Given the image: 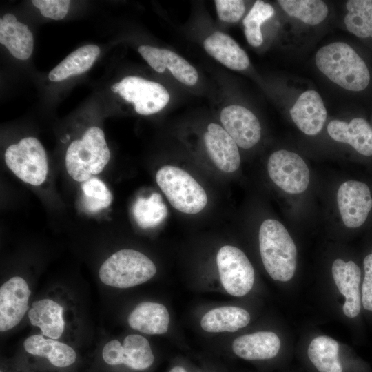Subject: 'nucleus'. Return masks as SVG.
Listing matches in <instances>:
<instances>
[{
	"instance_id": "nucleus-1",
	"label": "nucleus",
	"mask_w": 372,
	"mask_h": 372,
	"mask_svg": "<svg viewBox=\"0 0 372 372\" xmlns=\"http://www.w3.org/2000/svg\"><path fill=\"white\" fill-rule=\"evenodd\" d=\"M316 64L329 80L345 90L362 91L369 84L371 76L367 65L344 42H334L319 49Z\"/></svg>"
},
{
	"instance_id": "nucleus-2",
	"label": "nucleus",
	"mask_w": 372,
	"mask_h": 372,
	"mask_svg": "<svg viewBox=\"0 0 372 372\" xmlns=\"http://www.w3.org/2000/svg\"><path fill=\"white\" fill-rule=\"evenodd\" d=\"M258 238L261 259L269 276L281 282L291 280L296 269L297 249L285 226L267 219L260 225Z\"/></svg>"
},
{
	"instance_id": "nucleus-3",
	"label": "nucleus",
	"mask_w": 372,
	"mask_h": 372,
	"mask_svg": "<svg viewBox=\"0 0 372 372\" xmlns=\"http://www.w3.org/2000/svg\"><path fill=\"white\" fill-rule=\"evenodd\" d=\"M110 158V152L103 131L98 127H90L81 139L73 141L65 155L68 174L77 182H85L92 175L103 171Z\"/></svg>"
},
{
	"instance_id": "nucleus-4",
	"label": "nucleus",
	"mask_w": 372,
	"mask_h": 372,
	"mask_svg": "<svg viewBox=\"0 0 372 372\" xmlns=\"http://www.w3.org/2000/svg\"><path fill=\"white\" fill-rule=\"evenodd\" d=\"M156 272L154 263L143 254L133 249H121L102 264L99 275L105 285L128 288L147 282Z\"/></svg>"
},
{
	"instance_id": "nucleus-5",
	"label": "nucleus",
	"mask_w": 372,
	"mask_h": 372,
	"mask_svg": "<svg viewBox=\"0 0 372 372\" xmlns=\"http://www.w3.org/2000/svg\"><path fill=\"white\" fill-rule=\"evenodd\" d=\"M158 185L170 204L185 214H197L207 203L201 185L187 172L172 165H165L156 173Z\"/></svg>"
},
{
	"instance_id": "nucleus-6",
	"label": "nucleus",
	"mask_w": 372,
	"mask_h": 372,
	"mask_svg": "<svg viewBox=\"0 0 372 372\" xmlns=\"http://www.w3.org/2000/svg\"><path fill=\"white\" fill-rule=\"evenodd\" d=\"M8 167L21 180L32 185H41L48 172L45 151L34 137H26L8 147L5 152Z\"/></svg>"
},
{
	"instance_id": "nucleus-7",
	"label": "nucleus",
	"mask_w": 372,
	"mask_h": 372,
	"mask_svg": "<svg viewBox=\"0 0 372 372\" xmlns=\"http://www.w3.org/2000/svg\"><path fill=\"white\" fill-rule=\"evenodd\" d=\"M216 261L221 283L228 293L241 297L251 289L254 270L242 251L225 245L218 251Z\"/></svg>"
},
{
	"instance_id": "nucleus-8",
	"label": "nucleus",
	"mask_w": 372,
	"mask_h": 372,
	"mask_svg": "<svg viewBox=\"0 0 372 372\" xmlns=\"http://www.w3.org/2000/svg\"><path fill=\"white\" fill-rule=\"evenodd\" d=\"M269 177L283 191L289 194L304 192L309 183V171L297 154L282 149L273 152L267 163Z\"/></svg>"
},
{
	"instance_id": "nucleus-9",
	"label": "nucleus",
	"mask_w": 372,
	"mask_h": 372,
	"mask_svg": "<svg viewBox=\"0 0 372 372\" xmlns=\"http://www.w3.org/2000/svg\"><path fill=\"white\" fill-rule=\"evenodd\" d=\"M118 84V94L133 104L141 115H149L163 109L169 101V94L161 84L136 76H127Z\"/></svg>"
},
{
	"instance_id": "nucleus-10",
	"label": "nucleus",
	"mask_w": 372,
	"mask_h": 372,
	"mask_svg": "<svg viewBox=\"0 0 372 372\" xmlns=\"http://www.w3.org/2000/svg\"><path fill=\"white\" fill-rule=\"evenodd\" d=\"M102 357L107 364H125L135 370L147 369L154 360L147 340L136 334L126 336L123 344L117 340L108 342L103 349Z\"/></svg>"
},
{
	"instance_id": "nucleus-11",
	"label": "nucleus",
	"mask_w": 372,
	"mask_h": 372,
	"mask_svg": "<svg viewBox=\"0 0 372 372\" xmlns=\"http://www.w3.org/2000/svg\"><path fill=\"white\" fill-rule=\"evenodd\" d=\"M337 202L342 221L349 228L362 225L372 208L369 187L357 180L341 184L338 190Z\"/></svg>"
},
{
	"instance_id": "nucleus-12",
	"label": "nucleus",
	"mask_w": 372,
	"mask_h": 372,
	"mask_svg": "<svg viewBox=\"0 0 372 372\" xmlns=\"http://www.w3.org/2000/svg\"><path fill=\"white\" fill-rule=\"evenodd\" d=\"M31 291L26 281L14 276L0 288V331H6L19 323L28 308Z\"/></svg>"
},
{
	"instance_id": "nucleus-13",
	"label": "nucleus",
	"mask_w": 372,
	"mask_h": 372,
	"mask_svg": "<svg viewBox=\"0 0 372 372\" xmlns=\"http://www.w3.org/2000/svg\"><path fill=\"white\" fill-rule=\"evenodd\" d=\"M220 118L224 129L238 146L249 149L259 141L261 136L259 121L246 107L238 105L225 107Z\"/></svg>"
},
{
	"instance_id": "nucleus-14",
	"label": "nucleus",
	"mask_w": 372,
	"mask_h": 372,
	"mask_svg": "<svg viewBox=\"0 0 372 372\" xmlns=\"http://www.w3.org/2000/svg\"><path fill=\"white\" fill-rule=\"evenodd\" d=\"M204 142L209 157L219 169L231 173L238 169L240 156L238 145L220 125L210 123Z\"/></svg>"
},
{
	"instance_id": "nucleus-15",
	"label": "nucleus",
	"mask_w": 372,
	"mask_h": 372,
	"mask_svg": "<svg viewBox=\"0 0 372 372\" xmlns=\"http://www.w3.org/2000/svg\"><path fill=\"white\" fill-rule=\"evenodd\" d=\"M332 275L339 291L345 297L343 312L349 318L356 317L361 307L360 282L361 271L353 261L338 258L332 265Z\"/></svg>"
},
{
	"instance_id": "nucleus-16",
	"label": "nucleus",
	"mask_w": 372,
	"mask_h": 372,
	"mask_svg": "<svg viewBox=\"0 0 372 372\" xmlns=\"http://www.w3.org/2000/svg\"><path fill=\"white\" fill-rule=\"evenodd\" d=\"M293 121L307 135H316L323 127L327 110L320 94L314 90L304 92L290 110Z\"/></svg>"
},
{
	"instance_id": "nucleus-17",
	"label": "nucleus",
	"mask_w": 372,
	"mask_h": 372,
	"mask_svg": "<svg viewBox=\"0 0 372 372\" xmlns=\"http://www.w3.org/2000/svg\"><path fill=\"white\" fill-rule=\"evenodd\" d=\"M327 132L335 141L350 145L364 156H372V129L364 118H354L349 123L333 120Z\"/></svg>"
},
{
	"instance_id": "nucleus-18",
	"label": "nucleus",
	"mask_w": 372,
	"mask_h": 372,
	"mask_svg": "<svg viewBox=\"0 0 372 372\" xmlns=\"http://www.w3.org/2000/svg\"><path fill=\"white\" fill-rule=\"evenodd\" d=\"M280 348L279 338L270 331H258L241 335L232 344L234 353L248 360L271 359L278 354Z\"/></svg>"
},
{
	"instance_id": "nucleus-19",
	"label": "nucleus",
	"mask_w": 372,
	"mask_h": 372,
	"mask_svg": "<svg viewBox=\"0 0 372 372\" xmlns=\"http://www.w3.org/2000/svg\"><path fill=\"white\" fill-rule=\"evenodd\" d=\"M206 52L231 70H243L249 65L246 52L229 35L215 32L203 43Z\"/></svg>"
},
{
	"instance_id": "nucleus-20",
	"label": "nucleus",
	"mask_w": 372,
	"mask_h": 372,
	"mask_svg": "<svg viewBox=\"0 0 372 372\" xmlns=\"http://www.w3.org/2000/svg\"><path fill=\"white\" fill-rule=\"evenodd\" d=\"M130 327L145 334H163L167 332L169 315L167 308L157 302L139 303L127 318Z\"/></svg>"
},
{
	"instance_id": "nucleus-21",
	"label": "nucleus",
	"mask_w": 372,
	"mask_h": 372,
	"mask_svg": "<svg viewBox=\"0 0 372 372\" xmlns=\"http://www.w3.org/2000/svg\"><path fill=\"white\" fill-rule=\"evenodd\" d=\"M63 312V307L59 303L45 298L32 303L28 318L32 325L40 328L43 335L56 340L64 330Z\"/></svg>"
},
{
	"instance_id": "nucleus-22",
	"label": "nucleus",
	"mask_w": 372,
	"mask_h": 372,
	"mask_svg": "<svg viewBox=\"0 0 372 372\" xmlns=\"http://www.w3.org/2000/svg\"><path fill=\"white\" fill-rule=\"evenodd\" d=\"M25 350L30 354L46 358L57 367H67L72 364L76 358L74 349L52 338H45L42 335H33L24 342Z\"/></svg>"
},
{
	"instance_id": "nucleus-23",
	"label": "nucleus",
	"mask_w": 372,
	"mask_h": 372,
	"mask_svg": "<svg viewBox=\"0 0 372 372\" xmlns=\"http://www.w3.org/2000/svg\"><path fill=\"white\" fill-rule=\"evenodd\" d=\"M250 315L245 309L234 306L213 309L202 318L200 324L207 332H235L246 327Z\"/></svg>"
},
{
	"instance_id": "nucleus-24",
	"label": "nucleus",
	"mask_w": 372,
	"mask_h": 372,
	"mask_svg": "<svg viewBox=\"0 0 372 372\" xmlns=\"http://www.w3.org/2000/svg\"><path fill=\"white\" fill-rule=\"evenodd\" d=\"M100 54V48L95 45L80 47L69 54L48 74L52 81H61L69 76L88 70Z\"/></svg>"
},
{
	"instance_id": "nucleus-25",
	"label": "nucleus",
	"mask_w": 372,
	"mask_h": 372,
	"mask_svg": "<svg viewBox=\"0 0 372 372\" xmlns=\"http://www.w3.org/2000/svg\"><path fill=\"white\" fill-rule=\"evenodd\" d=\"M338 351L339 344L336 340L321 335L315 338L309 344L308 356L319 372H342Z\"/></svg>"
},
{
	"instance_id": "nucleus-26",
	"label": "nucleus",
	"mask_w": 372,
	"mask_h": 372,
	"mask_svg": "<svg viewBox=\"0 0 372 372\" xmlns=\"http://www.w3.org/2000/svg\"><path fill=\"white\" fill-rule=\"evenodd\" d=\"M346 8L347 30L359 38H372V0H349Z\"/></svg>"
},
{
	"instance_id": "nucleus-27",
	"label": "nucleus",
	"mask_w": 372,
	"mask_h": 372,
	"mask_svg": "<svg viewBox=\"0 0 372 372\" xmlns=\"http://www.w3.org/2000/svg\"><path fill=\"white\" fill-rule=\"evenodd\" d=\"M282 8L289 15L309 25H317L328 14V7L320 0H280Z\"/></svg>"
},
{
	"instance_id": "nucleus-28",
	"label": "nucleus",
	"mask_w": 372,
	"mask_h": 372,
	"mask_svg": "<svg viewBox=\"0 0 372 372\" xmlns=\"http://www.w3.org/2000/svg\"><path fill=\"white\" fill-rule=\"evenodd\" d=\"M274 14L273 8L262 1H256L243 20L244 32L248 43L258 47L263 42L261 25Z\"/></svg>"
},
{
	"instance_id": "nucleus-29",
	"label": "nucleus",
	"mask_w": 372,
	"mask_h": 372,
	"mask_svg": "<svg viewBox=\"0 0 372 372\" xmlns=\"http://www.w3.org/2000/svg\"><path fill=\"white\" fill-rule=\"evenodd\" d=\"M133 214L139 226L154 227L164 218L166 208L161 203V196L154 193L148 199L139 198L134 205Z\"/></svg>"
},
{
	"instance_id": "nucleus-30",
	"label": "nucleus",
	"mask_w": 372,
	"mask_h": 372,
	"mask_svg": "<svg viewBox=\"0 0 372 372\" xmlns=\"http://www.w3.org/2000/svg\"><path fill=\"white\" fill-rule=\"evenodd\" d=\"M83 205L90 212H96L107 208L112 201V195L105 184L96 178L83 182Z\"/></svg>"
},
{
	"instance_id": "nucleus-31",
	"label": "nucleus",
	"mask_w": 372,
	"mask_h": 372,
	"mask_svg": "<svg viewBox=\"0 0 372 372\" xmlns=\"http://www.w3.org/2000/svg\"><path fill=\"white\" fill-rule=\"evenodd\" d=\"M163 54L166 68L177 80L187 85L196 83L198 72L184 58L167 49H163Z\"/></svg>"
},
{
	"instance_id": "nucleus-32",
	"label": "nucleus",
	"mask_w": 372,
	"mask_h": 372,
	"mask_svg": "<svg viewBox=\"0 0 372 372\" xmlns=\"http://www.w3.org/2000/svg\"><path fill=\"white\" fill-rule=\"evenodd\" d=\"M214 3L219 19L227 23L238 21L245 10L244 1L240 0H216Z\"/></svg>"
},
{
	"instance_id": "nucleus-33",
	"label": "nucleus",
	"mask_w": 372,
	"mask_h": 372,
	"mask_svg": "<svg viewBox=\"0 0 372 372\" xmlns=\"http://www.w3.org/2000/svg\"><path fill=\"white\" fill-rule=\"evenodd\" d=\"M31 2L43 17L54 20L63 19L70 5L68 0H32Z\"/></svg>"
},
{
	"instance_id": "nucleus-34",
	"label": "nucleus",
	"mask_w": 372,
	"mask_h": 372,
	"mask_svg": "<svg viewBox=\"0 0 372 372\" xmlns=\"http://www.w3.org/2000/svg\"><path fill=\"white\" fill-rule=\"evenodd\" d=\"M364 277L362 286V304L363 307L372 311V254L367 255L363 262Z\"/></svg>"
},
{
	"instance_id": "nucleus-35",
	"label": "nucleus",
	"mask_w": 372,
	"mask_h": 372,
	"mask_svg": "<svg viewBox=\"0 0 372 372\" xmlns=\"http://www.w3.org/2000/svg\"><path fill=\"white\" fill-rule=\"evenodd\" d=\"M138 52L156 72H165L166 66L164 63L163 49L149 45H141L138 49Z\"/></svg>"
},
{
	"instance_id": "nucleus-36",
	"label": "nucleus",
	"mask_w": 372,
	"mask_h": 372,
	"mask_svg": "<svg viewBox=\"0 0 372 372\" xmlns=\"http://www.w3.org/2000/svg\"><path fill=\"white\" fill-rule=\"evenodd\" d=\"M2 19L6 24H14L17 22L16 17L10 13L6 14Z\"/></svg>"
},
{
	"instance_id": "nucleus-37",
	"label": "nucleus",
	"mask_w": 372,
	"mask_h": 372,
	"mask_svg": "<svg viewBox=\"0 0 372 372\" xmlns=\"http://www.w3.org/2000/svg\"><path fill=\"white\" fill-rule=\"evenodd\" d=\"M371 254H372V251H371Z\"/></svg>"
},
{
	"instance_id": "nucleus-38",
	"label": "nucleus",
	"mask_w": 372,
	"mask_h": 372,
	"mask_svg": "<svg viewBox=\"0 0 372 372\" xmlns=\"http://www.w3.org/2000/svg\"><path fill=\"white\" fill-rule=\"evenodd\" d=\"M1 372H2V371H1Z\"/></svg>"
}]
</instances>
